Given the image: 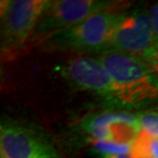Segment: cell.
Segmentation results:
<instances>
[{
  "label": "cell",
  "instance_id": "30bf717a",
  "mask_svg": "<svg viewBox=\"0 0 158 158\" xmlns=\"http://www.w3.org/2000/svg\"><path fill=\"white\" fill-rule=\"evenodd\" d=\"M142 132L158 140V107L138 113Z\"/></svg>",
  "mask_w": 158,
  "mask_h": 158
},
{
  "label": "cell",
  "instance_id": "9a60e30c",
  "mask_svg": "<svg viewBox=\"0 0 158 158\" xmlns=\"http://www.w3.org/2000/svg\"><path fill=\"white\" fill-rule=\"evenodd\" d=\"M155 46H156V47H158V41H157V42H156V44H155Z\"/></svg>",
  "mask_w": 158,
  "mask_h": 158
},
{
  "label": "cell",
  "instance_id": "9c48e42d",
  "mask_svg": "<svg viewBox=\"0 0 158 158\" xmlns=\"http://www.w3.org/2000/svg\"><path fill=\"white\" fill-rule=\"evenodd\" d=\"M132 158H158V140L141 132L131 146Z\"/></svg>",
  "mask_w": 158,
  "mask_h": 158
},
{
  "label": "cell",
  "instance_id": "7c38bea8",
  "mask_svg": "<svg viewBox=\"0 0 158 158\" xmlns=\"http://www.w3.org/2000/svg\"><path fill=\"white\" fill-rule=\"evenodd\" d=\"M149 15H150L151 23H152V26H153L154 33H155V36H156V42H157L158 41V2L151 6V8L149 10Z\"/></svg>",
  "mask_w": 158,
  "mask_h": 158
},
{
  "label": "cell",
  "instance_id": "ba28073f",
  "mask_svg": "<svg viewBox=\"0 0 158 158\" xmlns=\"http://www.w3.org/2000/svg\"><path fill=\"white\" fill-rule=\"evenodd\" d=\"M52 148L29 127L12 122L1 124L0 158H37Z\"/></svg>",
  "mask_w": 158,
  "mask_h": 158
},
{
  "label": "cell",
  "instance_id": "5b68a950",
  "mask_svg": "<svg viewBox=\"0 0 158 158\" xmlns=\"http://www.w3.org/2000/svg\"><path fill=\"white\" fill-rule=\"evenodd\" d=\"M81 126L90 142L132 146L141 135L138 114L124 111H103L87 115Z\"/></svg>",
  "mask_w": 158,
  "mask_h": 158
},
{
  "label": "cell",
  "instance_id": "5bb4252c",
  "mask_svg": "<svg viewBox=\"0 0 158 158\" xmlns=\"http://www.w3.org/2000/svg\"><path fill=\"white\" fill-rule=\"evenodd\" d=\"M102 158H132L131 154H109L102 155Z\"/></svg>",
  "mask_w": 158,
  "mask_h": 158
},
{
  "label": "cell",
  "instance_id": "8992f818",
  "mask_svg": "<svg viewBox=\"0 0 158 158\" xmlns=\"http://www.w3.org/2000/svg\"><path fill=\"white\" fill-rule=\"evenodd\" d=\"M155 44L156 36L149 10L137 8L126 11L104 52H114L141 58Z\"/></svg>",
  "mask_w": 158,
  "mask_h": 158
},
{
  "label": "cell",
  "instance_id": "7a4b0ae2",
  "mask_svg": "<svg viewBox=\"0 0 158 158\" xmlns=\"http://www.w3.org/2000/svg\"><path fill=\"white\" fill-rule=\"evenodd\" d=\"M123 7L91 15L76 26L52 34L43 43L55 49L102 53L127 11Z\"/></svg>",
  "mask_w": 158,
  "mask_h": 158
},
{
  "label": "cell",
  "instance_id": "8fae6325",
  "mask_svg": "<svg viewBox=\"0 0 158 158\" xmlns=\"http://www.w3.org/2000/svg\"><path fill=\"white\" fill-rule=\"evenodd\" d=\"M143 62L158 76V47L154 46L141 56Z\"/></svg>",
  "mask_w": 158,
  "mask_h": 158
},
{
  "label": "cell",
  "instance_id": "4fadbf2b",
  "mask_svg": "<svg viewBox=\"0 0 158 158\" xmlns=\"http://www.w3.org/2000/svg\"><path fill=\"white\" fill-rule=\"evenodd\" d=\"M37 158H60V157H59V155H58V153L56 152V150L52 148V149L48 150L47 152L43 153L42 155L38 156Z\"/></svg>",
  "mask_w": 158,
  "mask_h": 158
},
{
  "label": "cell",
  "instance_id": "277c9868",
  "mask_svg": "<svg viewBox=\"0 0 158 158\" xmlns=\"http://www.w3.org/2000/svg\"><path fill=\"white\" fill-rule=\"evenodd\" d=\"M125 6L119 2L102 0H59L49 1L41 17L32 40L44 42L49 36L74 27L99 12Z\"/></svg>",
  "mask_w": 158,
  "mask_h": 158
},
{
  "label": "cell",
  "instance_id": "52a82bcc",
  "mask_svg": "<svg viewBox=\"0 0 158 158\" xmlns=\"http://www.w3.org/2000/svg\"><path fill=\"white\" fill-rule=\"evenodd\" d=\"M62 74L78 89L94 94L115 105V89L112 78L98 58L78 56L69 59Z\"/></svg>",
  "mask_w": 158,
  "mask_h": 158
},
{
  "label": "cell",
  "instance_id": "6da1fadb",
  "mask_svg": "<svg viewBox=\"0 0 158 158\" xmlns=\"http://www.w3.org/2000/svg\"><path fill=\"white\" fill-rule=\"evenodd\" d=\"M97 58L112 78L115 105L138 109L158 102V76L141 58L114 52Z\"/></svg>",
  "mask_w": 158,
  "mask_h": 158
},
{
  "label": "cell",
  "instance_id": "3957f363",
  "mask_svg": "<svg viewBox=\"0 0 158 158\" xmlns=\"http://www.w3.org/2000/svg\"><path fill=\"white\" fill-rule=\"evenodd\" d=\"M47 0L1 1V52L12 58L32 39Z\"/></svg>",
  "mask_w": 158,
  "mask_h": 158
}]
</instances>
